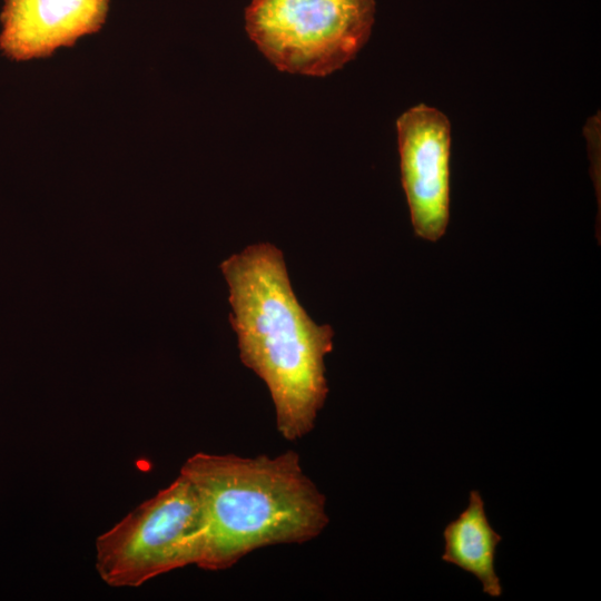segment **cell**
<instances>
[{
    "label": "cell",
    "mask_w": 601,
    "mask_h": 601,
    "mask_svg": "<svg viewBox=\"0 0 601 601\" xmlns=\"http://www.w3.org/2000/svg\"><path fill=\"white\" fill-rule=\"evenodd\" d=\"M229 289L239 357L266 384L279 434H308L328 394L325 356L334 331L318 325L296 297L283 253L269 243L244 248L220 264Z\"/></svg>",
    "instance_id": "obj_1"
},
{
    "label": "cell",
    "mask_w": 601,
    "mask_h": 601,
    "mask_svg": "<svg viewBox=\"0 0 601 601\" xmlns=\"http://www.w3.org/2000/svg\"><path fill=\"white\" fill-rule=\"evenodd\" d=\"M180 474L205 511L201 569L225 570L254 550L311 541L328 524L325 496L294 451L275 457L196 453Z\"/></svg>",
    "instance_id": "obj_2"
},
{
    "label": "cell",
    "mask_w": 601,
    "mask_h": 601,
    "mask_svg": "<svg viewBox=\"0 0 601 601\" xmlns=\"http://www.w3.org/2000/svg\"><path fill=\"white\" fill-rule=\"evenodd\" d=\"M206 518L194 484L183 474L96 540V569L114 588H135L190 564L204 548Z\"/></svg>",
    "instance_id": "obj_3"
},
{
    "label": "cell",
    "mask_w": 601,
    "mask_h": 601,
    "mask_svg": "<svg viewBox=\"0 0 601 601\" xmlns=\"http://www.w3.org/2000/svg\"><path fill=\"white\" fill-rule=\"evenodd\" d=\"M374 12V0H252L246 30L279 70L323 77L366 43Z\"/></svg>",
    "instance_id": "obj_4"
},
{
    "label": "cell",
    "mask_w": 601,
    "mask_h": 601,
    "mask_svg": "<svg viewBox=\"0 0 601 601\" xmlns=\"http://www.w3.org/2000/svg\"><path fill=\"white\" fill-rule=\"evenodd\" d=\"M402 185L417 237L439 240L450 218L451 124L424 104L396 121Z\"/></svg>",
    "instance_id": "obj_5"
},
{
    "label": "cell",
    "mask_w": 601,
    "mask_h": 601,
    "mask_svg": "<svg viewBox=\"0 0 601 601\" xmlns=\"http://www.w3.org/2000/svg\"><path fill=\"white\" fill-rule=\"evenodd\" d=\"M109 0H4L0 49L12 60L50 56L105 22Z\"/></svg>",
    "instance_id": "obj_6"
},
{
    "label": "cell",
    "mask_w": 601,
    "mask_h": 601,
    "mask_svg": "<svg viewBox=\"0 0 601 601\" xmlns=\"http://www.w3.org/2000/svg\"><path fill=\"white\" fill-rule=\"evenodd\" d=\"M441 559L473 574L490 597L497 598L503 588L495 572L496 548L502 536L492 528L477 490L469 494V504L443 531Z\"/></svg>",
    "instance_id": "obj_7"
}]
</instances>
